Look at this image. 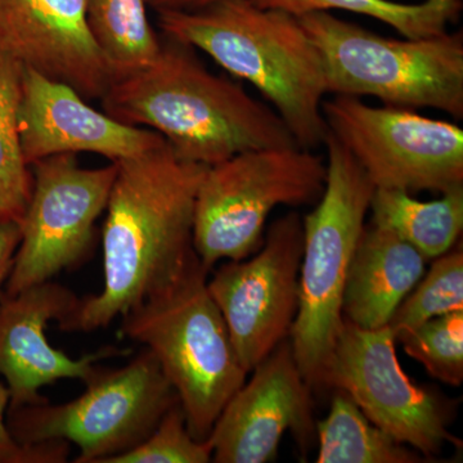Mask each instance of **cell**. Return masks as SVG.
<instances>
[{
	"label": "cell",
	"mask_w": 463,
	"mask_h": 463,
	"mask_svg": "<svg viewBox=\"0 0 463 463\" xmlns=\"http://www.w3.org/2000/svg\"><path fill=\"white\" fill-rule=\"evenodd\" d=\"M199 257L174 285L121 317L120 339L142 344L178 395L192 437L206 440L248 379Z\"/></svg>",
	"instance_id": "4"
},
{
	"label": "cell",
	"mask_w": 463,
	"mask_h": 463,
	"mask_svg": "<svg viewBox=\"0 0 463 463\" xmlns=\"http://www.w3.org/2000/svg\"><path fill=\"white\" fill-rule=\"evenodd\" d=\"M390 326L364 330L344 318L322 374L321 388L340 390L390 437L431 461L447 444L461 448L449 431L458 402L411 381L402 368Z\"/></svg>",
	"instance_id": "10"
},
{
	"label": "cell",
	"mask_w": 463,
	"mask_h": 463,
	"mask_svg": "<svg viewBox=\"0 0 463 463\" xmlns=\"http://www.w3.org/2000/svg\"><path fill=\"white\" fill-rule=\"evenodd\" d=\"M397 341L431 377L458 388L463 381V310L399 332Z\"/></svg>",
	"instance_id": "24"
},
{
	"label": "cell",
	"mask_w": 463,
	"mask_h": 463,
	"mask_svg": "<svg viewBox=\"0 0 463 463\" xmlns=\"http://www.w3.org/2000/svg\"><path fill=\"white\" fill-rule=\"evenodd\" d=\"M330 134L374 188L444 192L463 187V130L412 109L365 105L335 96L322 106Z\"/></svg>",
	"instance_id": "9"
},
{
	"label": "cell",
	"mask_w": 463,
	"mask_h": 463,
	"mask_svg": "<svg viewBox=\"0 0 463 463\" xmlns=\"http://www.w3.org/2000/svg\"><path fill=\"white\" fill-rule=\"evenodd\" d=\"M251 373V379L225 404L206 439L212 462H273L286 432L294 435L303 453L317 434L313 389L298 368L288 339Z\"/></svg>",
	"instance_id": "13"
},
{
	"label": "cell",
	"mask_w": 463,
	"mask_h": 463,
	"mask_svg": "<svg viewBox=\"0 0 463 463\" xmlns=\"http://www.w3.org/2000/svg\"><path fill=\"white\" fill-rule=\"evenodd\" d=\"M327 163L312 149H252L207 166L194 201V249L207 270L243 260L263 246L268 216L279 206L313 205Z\"/></svg>",
	"instance_id": "7"
},
{
	"label": "cell",
	"mask_w": 463,
	"mask_h": 463,
	"mask_svg": "<svg viewBox=\"0 0 463 463\" xmlns=\"http://www.w3.org/2000/svg\"><path fill=\"white\" fill-rule=\"evenodd\" d=\"M116 164L102 231L103 288L79 298L57 323L63 332L109 327L174 285L197 259L194 201L207 166L176 157L167 142Z\"/></svg>",
	"instance_id": "1"
},
{
	"label": "cell",
	"mask_w": 463,
	"mask_h": 463,
	"mask_svg": "<svg viewBox=\"0 0 463 463\" xmlns=\"http://www.w3.org/2000/svg\"><path fill=\"white\" fill-rule=\"evenodd\" d=\"M434 260L390 319L395 336L432 318L463 310L462 243Z\"/></svg>",
	"instance_id": "23"
},
{
	"label": "cell",
	"mask_w": 463,
	"mask_h": 463,
	"mask_svg": "<svg viewBox=\"0 0 463 463\" xmlns=\"http://www.w3.org/2000/svg\"><path fill=\"white\" fill-rule=\"evenodd\" d=\"M321 54L327 93L463 118V35L392 39L332 12L298 17Z\"/></svg>",
	"instance_id": "5"
},
{
	"label": "cell",
	"mask_w": 463,
	"mask_h": 463,
	"mask_svg": "<svg viewBox=\"0 0 463 463\" xmlns=\"http://www.w3.org/2000/svg\"><path fill=\"white\" fill-rule=\"evenodd\" d=\"M23 65L0 50V222L20 223L33 190L18 137Z\"/></svg>",
	"instance_id": "22"
},
{
	"label": "cell",
	"mask_w": 463,
	"mask_h": 463,
	"mask_svg": "<svg viewBox=\"0 0 463 463\" xmlns=\"http://www.w3.org/2000/svg\"><path fill=\"white\" fill-rule=\"evenodd\" d=\"M428 259L394 232L365 224L344 288L343 316L364 330L389 325L426 272Z\"/></svg>",
	"instance_id": "17"
},
{
	"label": "cell",
	"mask_w": 463,
	"mask_h": 463,
	"mask_svg": "<svg viewBox=\"0 0 463 463\" xmlns=\"http://www.w3.org/2000/svg\"><path fill=\"white\" fill-rule=\"evenodd\" d=\"M194 51L163 35L147 67L109 85L100 99L103 112L154 130L176 157L203 166L252 149L298 146L273 109L213 74Z\"/></svg>",
	"instance_id": "2"
},
{
	"label": "cell",
	"mask_w": 463,
	"mask_h": 463,
	"mask_svg": "<svg viewBox=\"0 0 463 463\" xmlns=\"http://www.w3.org/2000/svg\"><path fill=\"white\" fill-rule=\"evenodd\" d=\"M327 181L315 209L303 218L298 309L289 344L304 379L321 389L322 374L344 323L343 294L374 187L354 157L331 134Z\"/></svg>",
	"instance_id": "6"
},
{
	"label": "cell",
	"mask_w": 463,
	"mask_h": 463,
	"mask_svg": "<svg viewBox=\"0 0 463 463\" xmlns=\"http://www.w3.org/2000/svg\"><path fill=\"white\" fill-rule=\"evenodd\" d=\"M72 289L52 281L39 283L0 301V374L9 390L8 410L47 402L41 389L60 380L85 383L99 364L132 354V349L100 347L71 358L47 339L52 321L61 322L78 303Z\"/></svg>",
	"instance_id": "14"
},
{
	"label": "cell",
	"mask_w": 463,
	"mask_h": 463,
	"mask_svg": "<svg viewBox=\"0 0 463 463\" xmlns=\"http://www.w3.org/2000/svg\"><path fill=\"white\" fill-rule=\"evenodd\" d=\"M221 0H147L148 7L157 12L164 11H197L209 7Z\"/></svg>",
	"instance_id": "28"
},
{
	"label": "cell",
	"mask_w": 463,
	"mask_h": 463,
	"mask_svg": "<svg viewBox=\"0 0 463 463\" xmlns=\"http://www.w3.org/2000/svg\"><path fill=\"white\" fill-rule=\"evenodd\" d=\"M317 463L426 462L413 448L373 425L345 392L335 390L330 413L317 423Z\"/></svg>",
	"instance_id": "19"
},
{
	"label": "cell",
	"mask_w": 463,
	"mask_h": 463,
	"mask_svg": "<svg viewBox=\"0 0 463 463\" xmlns=\"http://www.w3.org/2000/svg\"><path fill=\"white\" fill-rule=\"evenodd\" d=\"M261 8L279 9L295 17L313 12L345 11L386 24L403 38L419 39L441 35L457 23L463 0H422L401 3L394 0H252Z\"/></svg>",
	"instance_id": "21"
},
{
	"label": "cell",
	"mask_w": 463,
	"mask_h": 463,
	"mask_svg": "<svg viewBox=\"0 0 463 463\" xmlns=\"http://www.w3.org/2000/svg\"><path fill=\"white\" fill-rule=\"evenodd\" d=\"M9 390L0 383V463H63L71 444L66 440H48L33 446H21L7 426Z\"/></svg>",
	"instance_id": "26"
},
{
	"label": "cell",
	"mask_w": 463,
	"mask_h": 463,
	"mask_svg": "<svg viewBox=\"0 0 463 463\" xmlns=\"http://www.w3.org/2000/svg\"><path fill=\"white\" fill-rule=\"evenodd\" d=\"M147 7V0H85L88 29L115 80L145 69L160 52Z\"/></svg>",
	"instance_id": "20"
},
{
	"label": "cell",
	"mask_w": 463,
	"mask_h": 463,
	"mask_svg": "<svg viewBox=\"0 0 463 463\" xmlns=\"http://www.w3.org/2000/svg\"><path fill=\"white\" fill-rule=\"evenodd\" d=\"M212 459L209 441L192 437L182 405L176 403L141 444L106 463H207Z\"/></svg>",
	"instance_id": "25"
},
{
	"label": "cell",
	"mask_w": 463,
	"mask_h": 463,
	"mask_svg": "<svg viewBox=\"0 0 463 463\" xmlns=\"http://www.w3.org/2000/svg\"><path fill=\"white\" fill-rule=\"evenodd\" d=\"M33 190L21 219V240L5 294L16 295L87 263L96 246V223L105 213L118 164L79 165L75 154L33 164Z\"/></svg>",
	"instance_id": "11"
},
{
	"label": "cell",
	"mask_w": 463,
	"mask_h": 463,
	"mask_svg": "<svg viewBox=\"0 0 463 463\" xmlns=\"http://www.w3.org/2000/svg\"><path fill=\"white\" fill-rule=\"evenodd\" d=\"M0 50L87 100L115 81L88 29L85 0H0Z\"/></svg>",
	"instance_id": "16"
},
{
	"label": "cell",
	"mask_w": 463,
	"mask_h": 463,
	"mask_svg": "<svg viewBox=\"0 0 463 463\" xmlns=\"http://www.w3.org/2000/svg\"><path fill=\"white\" fill-rule=\"evenodd\" d=\"M164 36L212 57L272 103L298 147L325 145L327 93L321 54L298 17L252 0H221L197 11L158 12Z\"/></svg>",
	"instance_id": "3"
},
{
	"label": "cell",
	"mask_w": 463,
	"mask_h": 463,
	"mask_svg": "<svg viewBox=\"0 0 463 463\" xmlns=\"http://www.w3.org/2000/svg\"><path fill=\"white\" fill-rule=\"evenodd\" d=\"M303 246V218L288 213L270 225L258 252L228 260L207 279L210 297L249 373L289 337L298 309Z\"/></svg>",
	"instance_id": "12"
},
{
	"label": "cell",
	"mask_w": 463,
	"mask_h": 463,
	"mask_svg": "<svg viewBox=\"0 0 463 463\" xmlns=\"http://www.w3.org/2000/svg\"><path fill=\"white\" fill-rule=\"evenodd\" d=\"M17 121L21 152L29 166L54 155L79 152L120 163L166 142L154 130L97 111L71 85L27 66L21 74Z\"/></svg>",
	"instance_id": "15"
},
{
	"label": "cell",
	"mask_w": 463,
	"mask_h": 463,
	"mask_svg": "<svg viewBox=\"0 0 463 463\" xmlns=\"http://www.w3.org/2000/svg\"><path fill=\"white\" fill-rule=\"evenodd\" d=\"M20 240L21 231L18 223L0 222V301L5 295V283L14 267Z\"/></svg>",
	"instance_id": "27"
},
{
	"label": "cell",
	"mask_w": 463,
	"mask_h": 463,
	"mask_svg": "<svg viewBox=\"0 0 463 463\" xmlns=\"http://www.w3.org/2000/svg\"><path fill=\"white\" fill-rule=\"evenodd\" d=\"M85 392L66 403L24 405L7 411V426L21 446L66 440L79 448L75 463H106L149 437L164 414L179 403L148 349L123 367L99 365Z\"/></svg>",
	"instance_id": "8"
},
{
	"label": "cell",
	"mask_w": 463,
	"mask_h": 463,
	"mask_svg": "<svg viewBox=\"0 0 463 463\" xmlns=\"http://www.w3.org/2000/svg\"><path fill=\"white\" fill-rule=\"evenodd\" d=\"M371 223L388 228L428 259L446 254L463 230V187L444 192L440 199L420 201L412 194L374 188Z\"/></svg>",
	"instance_id": "18"
}]
</instances>
